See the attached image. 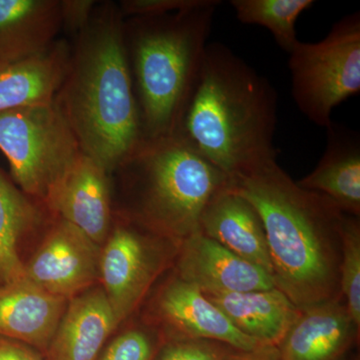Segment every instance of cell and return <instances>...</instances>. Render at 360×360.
Returning <instances> with one entry per match:
<instances>
[{
    "label": "cell",
    "mask_w": 360,
    "mask_h": 360,
    "mask_svg": "<svg viewBox=\"0 0 360 360\" xmlns=\"http://www.w3.org/2000/svg\"><path fill=\"white\" fill-rule=\"evenodd\" d=\"M149 321L167 340L219 341L234 349L262 347L238 330L200 288L172 274L149 305Z\"/></svg>",
    "instance_id": "30bf717a"
},
{
    "label": "cell",
    "mask_w": 360,
    "mask_h": 360,
    "mask_svg": "<svg viewBox=\"0 0 360 360\" xmlns=\"http://www.w3.org/2000/svg\"><path fill=\"white\" fill-rule=\"evenodd\" d=\"M234 348L207 340H167L155 360H224Z\"/></svg>",
    "instance_id": "cb8c5ba5"
},
{
    "label": "cell",
    "mask_w": 360,
    "mask_h": 360,
    "mask_svg": "<svg viewBox=\"0 0 360 360\" xmlns=\"http://www.w3.org/2000/svg\"><path fill=\"white\" fill-rule=\"evenodd\" d=\"M101 286L68 300L45 360H97L108 336L117 328Z\"/></svg>",
    "instance_id": "e0dca14e"
},
{
    "label": "cell",
    "mask_w": 360,
    "mask_h": 360,
    "mask_svg": "<svg viewBox=\"0 0 360 360\" xmlns=\"http://www.w3.org/2000/svg\"><path fill=\"white\" fill-rule=\"evenodd\" d=\"M277 94L229 46L208 44L181 132L227 179L276 160Z\"/></svg>",
    "instance_id": "3957f363"
},
{
    "label": "cell",
    "mask_w": 360,
    "mask_h": 360,
    "mask_svg": "<svg viewBox=\"0 0 360 360\" xmlns=\"http://www.w3.org/2000/svg\"><path fill=\"white\" fill-rule=\"evenodd\" d=\"M111 174L127 195L122 219L179 245L200 231L205 206L229 182L182 132L143 139Z\"/></svg>",
    "instance_id": "5b68a950"
},
{
    "label": "cell",
    "mask_w": 360,
    "mask_h": 360,
    "mask_svg": "<svg viewBox=\"0 0 360 360\" xmlns=\"http://www.w3.org/2000/svg\"><path fill=\"white\" fill-rule=\"evenodd\" d=\"M103 246L65 219L54 217L39 248L26 260L25 277L70 300L99 281Z\"/></svg>",
    "instance_id": "9c48e42d"
},
{
    "label": "cell",
    "mask_w": 360,
    "mask_h": 360,
    "mask_svg": "<svg viewBox=\"0 0 360 360\" xmlns=\"http://www.w3.org/2000/svg\"><path fill=\"white\" fill-rule=\"evenodd\" d=\"M0 150L8 160L14 184L47 208L84 155L56 101L0 112Z\"/></svg>",
    "instance_id": "8992f818"
},
{
    "label": "cell",
    "mask_w": 360,
    "mask_h": 360,
    "mask_svg": "<svg viewBox=\"0 0 360 360\" xmlns=\"http://www.w3.org/2000/svg\"><path fill=\"white\" fill-rule=\"evenodd\" d=\"M359 328L342 296L300 310L278 348L281 360H340Z\"/></svg>",
    "instance_id": "4fadbf2b"
},
{
    "label": "cell",
    "mask_w": 360,
    "mask_h": 360,
    "mask_svg": "<svg viewBox=\"0 0 360 360\" xmlns=\"http://www.w3.org/2000/svg\"><path fill=\"white\" fill-rule=\"evenodd\" d=\"M200 231L274 277L262 219L255 208L227 184L205 206Z\"/></svg>",
    "instance_id": "9a60e30c"
},
{
    "label": "cell",
    "mask_w": 360,
    "mask_h": 360,
    "mask_svg": "<svg viewBox=\"0 0 360 360\" xmlns=\"http://www.w3.org/2000/svg\"><path fill=\"white\" fill-rule=\"evenodd\" d=\"M68 300L23 277L0 285V336L20 341L44 354Z\"/></svg>",
    "instance_id": "5bb4252c"
},
{
    "label": "cell",
    "mask_w": 360,
    "mask_h": 360,
    "mask_svg": "<svg viewBox=\"0 0 360 360\" xmlns=\"http://www.w3.org/2000/svg\"><path fill=\"white\" fill-rule=\"evenodd\" d=\"M70 56L71 44L61 39L37 56L0 60V112L54 101Z\"/></svg>",
    "instance_id": "2e32d148"
},
{
    "label": "cell",
    "mask_w": 360,
    "mask_h": 360,
    "mask_svg": "<svg viewBox=\"0 0 360 360\" xmlns=\"http://www.w3.org/2000/svg\"><path fill=\"white\" fill-rule=\"evenodd\" d=\"M288 56L293 101L328 129L336 106L360 91V13L341 18L321 41L298 40Z\"/></svg>",
    "instance_id": "52a82bcc"
},
{
    "label": "cell",
    "mask_w": 360,
    "mask_h": 360,
    "mask_svg": "<svg viewBox=\"0 0 360 360\" xmlns=\"http://www.w3.org/2000/svg\"><path fill=\"white\" fill-rule=\"evenodd\" d=\"M219 0L167 15L124 18V39L143 139L181 132Z\"/></svg>",
    "instance_id": "277c9868"
},
{
    "label": "cell",
    "mask_w": 360,
    "mask_h": 360,
    "mask_svg": "<svg viewBox=\"0 0 360 360\" xmlns=\"http://www.w3.org/2000/svg\"><path fill=\"white\" fill-rule=\"evenodd\" d=\"M60 32V0H0V60L41 53Z\"/></svg>",
    "instance_id": "44dd1931"
},
{
    "label": "cell",
    "mask_w": 360,
    "mask_h": 360,
    "mask_svg": "<svg viewBox=\"0 0 360 360\" xmlns=\"http://www.w3.org/2000/svg\"><path fill=\"white\" fill-rule=\"evenodd\" d=\"M316 167L296 184L333 201L347 214L360 215V146L356 134L331 123Z\"/></svg>",
    "instance_id": "d6986e66"
},
{
    "label": "cell",
    "mask_w": 360,
    "mask_h": 360,
    "mask_svg": "<svg viewBox=\"0 0 360 360\" xmlns=\"http://www.w3.org/2000/svg\"><path fill=\"white\" fill-rule=\"evenodd\" d=\"M174 274L205 295L248 292L276 288L274 277L262 267L195 232L180 243Z\"/></svg>",
    "instance_id": "8fae6325"
},
{
    "label": "cell",
    "mask_w": 360,
    "mask_h": 360,
    "mask_svg": "<svg viewBox=\"0 0 360 360\" xmlns=\"http://www.w3.org/2000/svg\"><path fill=\"white\" fill-rule=\"evenodd\" d=\"M153 340L148 331L134 328L118 335L101 360H153Z\"/></svg>",
    "instance_id": "d4e9b609"
},
{
    "label": "cell",
    "mask_w": 360,
    "mask_h": 360,
    "mask_svg": "<svg viewBox=\"0 0 360 360\" xmlns=\"http://www.w3.org/2000/svg\"><path fill=\"white\" fill-rule=\"evenodd\" d=\"M205 0H122L117 4L123 18L167 15L194 8Z\"/></svg>",
    "instance_id": "484cf974"
},
{
    "label": "cell",
    "mask_w": 360,
    "mask_h": 360,
    "mask_svg": "<svg viewBox=\"0 0 360 360\" xmlns=\"http://www.w3.org/2000/svg\"><path fill=\"white\" fill-rule=\"evenodd\" d=\"M82 153L111 174L143 141L117 4L98 2L71 44L70 68L56 94Z\"/></svg>",
    "instance_id": "7a4b0ae2"
},
{
    "label": "cell",
    "mask_w": 360,
    "mask_h": 360,
    "mask_svg": "<svg viewBox=\"0 0 360 360\" xmlns=\"http://www.w3.org/2000/svg\"><path fill=\"white\" fill-rule=\"evenodd\" d=\"M111 191L110 174L84 153L52 195L49 210L103 246L113 227Z\"/></svg>",
    "instance_id": "7c38bea8"
},
{
    "label": "cell",
    "mask_w": 360,
    "mask_h": 360,
    "mask_svg": "<svg viewBox=\"0 0 360 360\" xmlns=\"http://www.w3.org/2000/svg\"><path fill=\"white\" fill-rule=\"evenodd\" d=\"M97 4L96 0H60L61 30L75 39L89 25Z\"/></svg>",
    "instance_id": "4316f807"
},
{
    "label": "cell",
    "mask_w": 360,
    "mask_h": 360,
    "mask_svg": "<svg viewBox=\"0 0 360 360\" xmlns=\"http://www.w3.org/2000/svg\"><path fill=\"white\" fill-rule=\"evenodd\" d=\"M314 0H232L236 18L243 25L264 26L276 44L290 53L298 41L295 25L303 11L314 6Z\"/></svg>",
    "instance_id": "7402d4cb"
},
{
    "label": "cell",
    "mask_w": 360,
    "mask_h": 360,
    "mask_svg": "<svg viewBox=\"0 0 360 360\" xmlns=\"http://www.w3.org/2000/svg\"><path fill=\"white\" fill-rule=\"evenodd\" d=\"M224 360H281L278 348L262 345L252 350L234 349Z\"/></svg>",
    "instance_id": "f1b7e54d"
},
{
    "label": "cell",
    "mask_w": 360,
    "mask_h": 360,
    "mask_svg": "<svg viewBox=\"0 0 360 360\" xmlns=\"http://www.w3.org/2000/svg\"><path fill=\"white\" fill-rule=\"evenodd\" d=\"M0 360H45L39 350L11 338L0 336Z\"/></svg>",
    "instance_id": "83f0119b"
},
{
    "label": "cell",
    "mask_w": 360,
    "mask_h": 360,
    "mask_svg": "<svg viewBox=\"0 0 360 360\" xmlns=\"http://www.w3.org/2000/svg\"><path fill=\"white\" fill-rule=\"evenodd\" d=\"M340 295L348 314L360 328V224L359 217L347 214L342 225Z\"/></svg>",
    "instance_id": "603a6c76"
},
{
    "label": "cell",
    "mask_w": 360,
    "mask_h": 360,
    "mask_svg": "<svg viewBox=\"0 0 360 360\" xmlns=\"http://www.w3.org/2000/svg\"><path fill=\"white\" fill-rule=\"evenodd\" d=\"M205 295L240 333L262 345L278 347L300 314V309L277 288Z\"/></svg>",
    "instance_id": "ffe728a7"
},
{
    "label": "cell",
    "mask_w": 360,
    "mask_h": 360,
    "mask_svg": "<svg viewBox=\"0 0 360 360\" xmlns=\"http://www.w3.org/2000/svg\"><path fill=\"white\" fill-rule=\"evenodd\" d=\"M227 186L262 219L276 288L300 310L341 296L347 213L326 196L298 186L276 160L234 175Z\"/></svg>",
    "instance_id": "6da1fadb"
},
{
    "label": "cell",
    "mask_w": 360,
    "mask_h": 360,
    "mask_svg": "<svg viewBox=\"0 0 360 360\" xmlns=\"http://www.w3.org/2000/svg\"><path fill=\"white\" fill-rule=\"evenodd\" d=\"M54 217L0 168V285L25 277V245Z\"/></svg>",
    "instance_id": "ac0fdd59"
},
{
    "label": "cell",
    "mask_w": 360,
    "mask_h": 360,
    "mask_svg": "<svg viewBox=\"0 0 360 360\" xmlns=\"http://www.w3.org/2000/svg\"><path fill=\"white\" fill-rule=\"evenodd\" d=\"M179 243L120 219L101 250L99 283L120 326L146 300L156 279L174 266Z\"/></svg>",
    "instance_id": "ba28073f"
}]
</instances>
